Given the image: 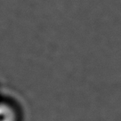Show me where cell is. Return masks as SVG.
<instances>
[{"mask_svg": "<svg viewBox=\"0 0 121 121\" xmlns=\"http://www.w3.org/2000/svg\"><path fill=\"white\" fill-rule=\"evenodd\" d=\"M0 121H17L14 109L4 102H0Z\"/></svg>", "mask_w": 121, "mask_h": 121, "instance_id": "6da1fadb", "label": "cell"}]
</instances>
